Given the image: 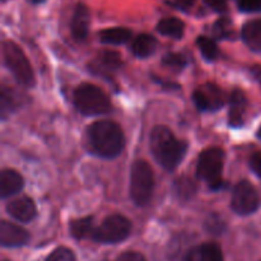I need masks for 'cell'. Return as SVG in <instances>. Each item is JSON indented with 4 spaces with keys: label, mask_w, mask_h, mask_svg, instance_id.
I'll use <instances>...</instances> for the list:
<instances>
[{
    "label": "cell",
    "mask_w": 261,
    "mask_h": 261,
    "mask_svg": "<svg viewBox=\"0 0 261 261\" xmlns=\"http://www.w3.org/2000/svg\"><path fill=\"white\" fill-rule=\"evenodd\" d=\"M150 149L153 155L166 170H173L185 157L188 145L178 140L168 127L155 126L150 135Z\"/></svg>",
    "instance_id": "1"
},
{
    "label": "cell",
    "mask_w": 261,
    "mask_h": 261,
    "mask_svg": "<svg viewBox=\"0 0 261 261\" xmlns=\"http://www.w3.org/2000/svg\"><path fill=\"white\" fill-rule=\"evenodd\" d=\"M88 139L94 153L105 158H114L124 148V133L114 121L102 120L88 127Z\"/></svg>",
    "instance_id": "2"
},
{
    "label": "cell",
    "mask_w": 261,
    "mask_h": 261,
    "mask_svg": "<svg viewBox=\"0 0 261 261\" xmlns=\"http://www.w3.org/2000/svg\"><path fill=\"white\" fill-rule=\"evenodd\" d=\"M74 103L79 112L86 116L103 115L111 110V102L107 94L94 84H81L74 92Z\"/></svg>",
    "instance_id": "3"
},
{
    "label": "cell",
    "mask_w": 261,
    "mask_h": 261,
    "mask_svg": "<svg viewBox=\"0 0 261 261\" xmlns=\"http://www.w3.org/2000/svg\"><path fill=\"white\" fill-rule=\"evenodd\" d=\"M154 190V173L147 161L138 160L132 167L130 195L137 205H145L152 199Z\"/></svg>",
    "instance_id": "4"
},
{
    "label": "cell",
    "mask_w": 261,
    "mask_h": 261,
    "mask_svg": "<svg viewBox=\"0 0 261 261\" xmlns=\"http://www.w3.org/2000/svg\"><path fill=\"white\" fill-rule=\"evenodd\" d=\"M3 58L5 65L20 84L25 87H32L35 84V74L31 64L28 63V59L17 43L5 41L3 43Z\"/></svg>",
    "instance_id": "5"
},
{
    "label": "cell",
    "mask_w": 261,
    "mask_h": 261,
    "mask_svg": "<svg viewBox=\"0 0 261 261\" xmlns=\"http://www.w3.org/2000/svg\"><path fill=\"white\" fill-rule=\"evenodd\" d=\"M224 163V153L221 148H209L199 157L198 176L206 181L212 190H218L223 186L222 170Z\"/></svg>",
    "instance_id": "6"
},
{
    "label": "cell",
    "mask_w": 261,
    "mask_h": 261,
    "mask_svg": "<svg viewBox=\"0 0 261 261\" xmlns=\"http://www.w3.org/2000/svg\"><path fill=\"white\" fill-rule=\"evenodd\" d=\"M130 231H132V223L129 219L115 214L107 217L101 226L97 227L92 240L101 244H117L126 239L130 234Z\"/></svg>",
    "instance_id": "7"
},
{
    "label": "cell",
    "mask_w": 261,
    "mask_h": 261,
    "mask_svg": "<svg viewBox=\"0 0 261 261\" xmlns=\"http://www.w3.org/2000/svg\"><path fill=\"white\" fill-rule=\"evenodd\" d=\"M260 205V198L256 189L246 180L240 181L232 195V209L240 216L255 213Z\"/></svg>",
    "instance_id": "8"
},
{
    "label": "cell",
    "mask_w": 261,
    "mask_h": 261,
    "mask_svg": "<svg viewBox=\"0 0 261 261\" xmlns=\"http://www.w3.org/2000/svg\"><path fill=\"white\" fill-rule=\"evenodd\" d=\"M195 106L200 111H217L224 103V94L216 84H204L193 94Z\"/></svg>",
    "instance_id": "9"
},
{
    "label": "cell",
    "mask_w": 261,
    "mask_h": 261,
    "mask_svg": "<svg viewBox=\"0 0 261 261\" xmlns=\"http://www.w3.org/2000/svg\"><path fill=\"white\" fill-rule=\"evenodd\" d=\"M30 234L20 227L3 221L0 226V242L4 247H19L27 244Z\"/></svg>",
    "instance_id": "10"
},
{
    "label": "cell",
    "mask_w": 261,
    "mask_h": 261,
    "mask_svg": "<svg viewBox=\"0 0 261 261\" xmlns=\"http://www.w3.org/2000/svg\"><path fill=\"white\" fill-rule=\"evenodd\" d=\"M7 212L17 221L27 223L36 217V205L32 199L22 196L10 201L7 205Z\"/></svg>",
    "instance_id": "11"
},
{
    "label": "cell",
    "mask_w": 261,
    "mask_h": 261,
    "mask_svg": "<svg viewBox=\"0 0 261 261\" xmlns=\"http://www.w3.org/2000/svg\"><path fill=\"white\" fill-rule=\"evenodd\" d=\"M89 22H91V14H89L88 8L82 4V3H79L75 9H74L73 18H71V33H73L75 40H86Z\"/></svg>",
    "instance_id": "12"
},
{
    "label": "cell",
    "mask_w": 261,
    "mask_h": 261,
    "mask_svg": "<svg viewBox=\"0 0 261 261\" xmlns=\"http://www.w3.org/2000/svg\"><path fill=\"white\" fill-rule=\"evenodd\" d=\"M185 261H223L221 247L214 242H208L191 249Z\"/></svg>",
    "instance_id": "13"
},
{
    "label": "cell",
    "mask_w": 261,
    "mask_h": 261,
    "mask_svg": "<svg viewBox=\"0 0 261 261\" xmlns=\"http://www.w3.org/2000/svg\"><path fill=\"white\" fill-rule=\"evenodd\" d=\"M23 177L14 170H4L0 176V194L2 198H8L23 188Z\"/></svg>",
    "instance_id": "14"
},
{
    "label": "cell",
    "mask_w": 261,
    "mask_h": 261,
    "mask_svg": "<svg viewBox=\"0 0 261 261\" xmlns=\"http://www.w3.org/2000/svg\"><path fill=\"white\" fill-rule=\"evenodd\" d=\"M242 38L250 50L261 53V19L247 22L242 27Z\"/></svg>",
    "instance_id": "15"
},
{
    "label": "cell",
    "mask_w": 261,
    "mask_h": 261,
    "mask_svg": "<svg viewBox=\"0 0 261 261\" xmlns=\"http://www.w3.org/2000/svg\"><path fill=\"white\" fill-rule=\"evenodd\" d=\"M246 106V98L241 91H233L231 96V106H229V124L233 127H240L244 125V112Z\"/></svg>",
    "instance_id": "16"
},
{
    "label": "cell",
    "mask_w": 261,
    "mask_h": 261,
    "mask_svg": "<svg viewBox=\"0 0 261 261\" xmlns=\"http://www.w3.org/2000/svg\"><path fill=\"white\" fill-rule=\"evenodd\" d=\"M155 48H157V40L153 36L148 35V33H143V35L138 36L132 46L133 54L138 58L143 59L153 55Z\"/></svg>",
    "instance_id": "17"
},
{
    "label": "cell",
    "mask_w": 261,
    "mask_h": 261,
    "mask_svg": "<svg viewBox=\"0 0 261 261\" xmlns=\"http://www.w3.org/2000/svg\"><path fill=\"white\" fill-rule=\"evenodd\" d=\"M157 30L161 35L175 38V40H180L184 36L185 24H184L182 20H180L178 18L168 17L160 20V23H158L157 25Z\"/></svg>",
    "instance_id": "18"
},
{
    "label": "cell",
    "mask_w": 261,
    "mask_h": 261,
    "mask_svg": "<svg viewBox=\"0 0 261 261\" xmlns=\"http://www.w3.org/2000/svg\"><path fill=\"white\" fill-rule=\"evenodd\" d=\"M132 37V31L124 27H114L107 28L99 33V40L103 43L109 45H121L127 42Z\"/></svg>",
    "instance_id": "19"
},
{
    "label": "cell",
    "mask_w": 261,
    "mask_h": 261,
    "mask_svg": "<svg viewBox=\"0 0 261 261\" xmlns=\"http://www.w3.org/2000/svg\"><path fill=\"white\" fill-rule=\"evenodd\" d=\"M96 227L93 224V218H82L73 221L70 223V232L76 240L93 239Z\"/></svg>",
    "instance_id": "20"
},
{
    "label": "cell",
    "mask_w": 261,
    "mask_h": 261,
    "mask_svg": "<svg viewBox=\"0 0 261 261\" xmlns=\"http://www.w3.org/2000/svg\"><path fill=\"white\" fill-rule=\"evenodd\" d=\"M122 65V59L116 51H102L97 58V66L103 70H117Z\"/></svg>",
    "instance_id": "21"
},
{
    "label": "cell",
    "mask_w": 261,
    "mask_h": 261,
    "mask_svg": "<svg viewBox=\"0 0 261 261\" xmlns=\"http://www.w3.org/2000/svg\"><path fill=\"white\" fill-rule=\"evenodd\" d=\"M196 45H198L201 55H203L206 60L214 61L218 59L219 50L213 40H211V38L208 37H204V36H200V37H198V40H196Z\"/></svg>",
    "instance_id": "22"
},
{
    "label": "cell",
    "mask_w": 261,
    "mask_h": 261,
    "mask_svg": "<svg viewBox=\"0 0 261 261\" xmlns=\"http://www.w3.org/2000/svg\"><path fill=\"white\" fill-rule=\"evenodd\" d=\"M176 194L181 200H188L195 194L196 185L191 178L189 177H180L175 184Z\"/></svg>",
    "instance_id": "23"
},
{
    "label": "cell",
    "mask_w": 261,
    "mask_h": 261,
    "mask_svg": "<svg viewBox=\"0 0 261 261\" xmlns=\"http://www.w3.org/2000/svg\"><path fill=\"white\" fill-rule=\"evenodd\" d=\"M45 261H76L75 255L71 250L66 247H58L55 251L51 252Z\"/></svg>",
    "instance_id": "24"
},
{
    "label": "cell",
    "mask_w": 261,
    "mask_h": 261,
    "mask_svg": "<svg viewBox=\"0 0 261 261\" xmlns=\"http://www.w3.org/2000/svg\"><path fill=\"white\" fill-rule=\"evenodd\" d=\"M162 63L165 64L166 66L172 69H184L186 65L185 58H184L182 55H180V54L175 53L167 54L166 56H163Z\"/></svg>",
    "instance_id": "25"
},
{
    "label": "cell",
    "mask_w": 261,
    "mask_h": 261,
    "mask_svg": "<svg viewBox=\"0 0 261 261\" xmlns=\"http://www.w3.org/2000/svg\"><path fill=\"white\" fill-rule=\"evenodd\" d=\"M214 33H216L217 37L224 38L229 37L232 33L231 30V22H229L227 18H223V19H219L218 22L214 25Z\"/></svg>",
    "instance_id": "26"
},
{
    "label": "cell",
    "mask_w": 261,
    "mask_h": 261,
    "mask_svg": "<svg viewBox=\"0 0 261 261\" xmlns=\"http://www.w3.org/2000/svg\"><path fill=\"white\" fill-rule=\"evenodd\" d=\"M206 229H208L211 233H222V232L224 231L223 219H221V217L217 216V214H212L211 218L206 221Z\"/></svg>",
    "instance_id": "27"
},
{
    "label": "cell",
    "mask_w": 261,
    "mask_h": 261,
    "mask_svg": "<svg viewBox=\"0 0 261 261\" xmlns=\"http://www.w3.org/2000/svg\"><path fill=\"white\" fill-rule=\"evenodd\" d=\"M239 8L245 13L261 12V0H239Z\"/></svg>",
    "instance_id": "28"
},
{
    "label": "cell",
    "mask_w": 261,
    "mask_h": 261,
    "mask_svg": "<svg viewBox=\"0 0 261 261\" xmlns=\"http://www.w3.org/2000/svg\"><path fill=\"white\" fill-rule=\"evenodd\" d=\"M250 166H251V170L256 173L259 177H261V153H254L250 158Z\"/></svg>",
    "instance_id": "29"
},
{
    "label": "cell",
    "mask_w": 261,
    "mask_h": 261,
    "mask_svg": "<svg viewBox=\"0 0 261 261\" xmlns=\"http://www.w3.org/2000/svg\"><path fill=\"white\" fill-rule=\"evenodd\" d=\"M116 261H145V259L142 254H139V252L127 251L120 255Z\"/></svg>",
    "instance_id": "30"
},
{
    "label": "cell",
    "mask_w": 261,
    "mask_h": 261,
    "mask_svg": "<svg viewBox=\"0 0 261 261\" xmlns=\"http://www.w3.org/2000/svg\"><path fill=\"white\" fill-rule=\"evenodd\" d=\"M206 5L214 9L216 12H226L227 10V2L226 0H204Z\"/></svg>",
    "instance_id": "31"
},
{
    "label": "cell",
    "mask_w": 261,
    "mask_h": 261,
    "mask_svg": "<svg viewBox=\"0 0 261 261\" xmlns=\"http://www.w3.org/2000/svg\"><path fill=\"white\" fill-rule=\"evenodd\" d=\"M195 3V0H175L173 2V5L178 9H182V10H188L189 8H191Z\"/></svg>",
    "instance_id": "32"
},
{
    "label": "cell",
    "mask_w": 261,
    "mask_h": 261,
    "mask_svg": "<svg viewBox=\"0 0 261 261\" xmlns=\"http://www.w3.org/2000/svg\"><path fill=\"white\" fill-rule=\"evenodd\" d=\"M31 3H33V4H40V3H43L45 0H30Z\"/></svg>",
    "instance_id": "33"
},
{
    "label": "cell",
    "mask_w": 261,
    "mask_h": 261,
    "mask_svg": "<svg viewBox=\"0 0 261 261\" xmlns=\"http://www.w3.org/2000/svg\"><path fill=\"white\" fill-rule=\"evenodd\" d=\"M256 76L259 78V81L261 82V69H257V70H256Z\"/></svg>",
    "instance_id": "34"
},
{
    "label": "cell",
    "mask_w": 261,
    "mask_h": 261,
    "mask_svg": "<svg viewBox=\"0 0 261 261\" xmlns=\"http://www.w3.org/2000/svg\"><path fill=\"white\" fill-rule=\"evenodd\" d=\"M257 135H259V138L261 139V127L259 129V134H257Z\"/></svg>",
    "instance_id": "35"
}]
</instances>
